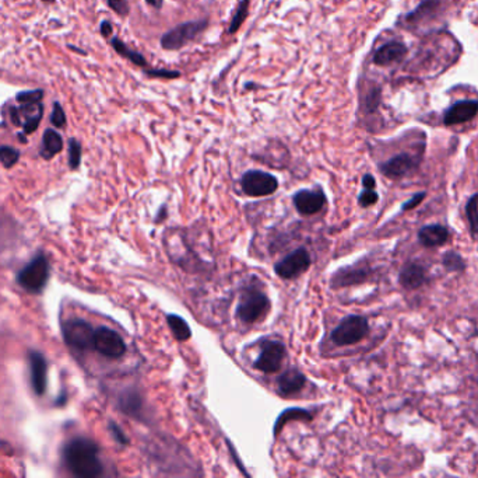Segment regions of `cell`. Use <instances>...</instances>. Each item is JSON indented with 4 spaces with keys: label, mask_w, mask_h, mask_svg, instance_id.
<instances>
[{
    "label": "cell",
    "mask_w": 478,
    "mask_h": 478,
    "mask_svg": "<svg viewBox=\"0 0 478 478\" xmlns=\"http://www.w3.org/2000/svg\"><path fill=\"white\" fill-rule=\"evenodd\" d=\"M442 264L443 266L450 271V272H460L464 269V261L460 257V254L455 253V251H449L447 254L443 256V260H442Z\"/></svg>",
    "instance_id": "28"
},
{
    "label": "cell",
    "mask_w": 478,
    "mask_h": 478,
    "mask_svg": "<svg viewBox=\"0 0 478 478\" xmlns=\"http://www.w3.org/2000/svg\"><path fill=\"white\" fill-rule=\"evenodd\" d=\"M42 115L43 105L41 101L34 104H21L20 107H10L9 110L10 123L16 127H23L24 133H33L38 130Z\"/></svg>",
    "instance_id": "7"
},
{
    "label": "cell",
    "mask_w": 478,
    "mask_h": 478,
    "mask_svg": "<svg viewBox=\"0 0 478 478\" xmlns=\"http://www.w3.org/2000/svg\"><path fill=\"white\" fill-rule=\"evenodd\" d=\"M418 157L410 153H400L381 166V172L389 178H401L418 167Z\"/></svg>",
    "instance_id": "12"
},
{
    "label": "cell",
    "mask_w": 478,
    "mask_h": 478,
    "mask_svg": "<svg viewBox=\"0 0 478 478\" xmlns=\"http://www.w3.org/2000/svg\"><path fill=\"white\" fill-rule=\"evenodd\" d=\"M242 189L249 197H267L277 191L279 181L273 174L250 170L242 177Z\"/></svg>",
    "instance_id": "6"
},
{
    "label": "cell",
    "mask_w": 478,
    "mask_h": 478,
    "mask_svg": "<svg viewBox=\"0 0 478 478\" xmlns=\"http://www.w3.org/2000/svg\"><path fill=\"white\" fill-rule=\"evenodd\" d=\"M407 53V48L403 43L392 41L381 46L373 55V63L379 66H389L401 61Z\"/></svg>",
    "instance_id": "15"
},
{
    "label": "cell",
    "mask_w": 478,
    "mask_h": 478,
    "mask_svg": "<svg viewBox=\"0 0 478 478\" xmlns=\"http://www.w3.org/2000/svg\"><path fill=\"white\" fill-rule=\"evenodd\" d=\"M63 459L69 472L80 478L100 477L104 472L98 446L87 437H75L66 446Z\"/></svg>",
    "instance_id": "1"
},
{
    "label": "cell",
    "mask_w": 478,
    "mask_h": 478,
    "mask_svg": "<svg viewBox=\"0 0 478 478\" xmlns=\"http://www.w3.org/2000/svg\"><path fill=\"white\" fill-rule=\"evenodd\" d=\"M49 278V264L45 256L28 262L18 274V284L30 293H40Z\"/></svg>",
    "instance_id": "5"
},
{
    "label": "cell",
    "mask_w": 478,
    "mask_h": 478,
    "mask_svg": "<svg viewBox=\"0 0 478 478\" xmlns=\"http://www.w3.org/2000/svg\"><path fill=\"white\" fill-rule=\"evenodd\" d=\"M379 103H381V90L379 88H372L368 93V95H366V98L363 101V108H365V111L372 113V111H375L378 108Z\"/></svg>",
    "instance_id": "34"
},
{
    "label": "cell",
    "mask_w": 478,
    "mask_h": 478,
    "mask_svg": "<svg viewBox=\"0 0 478 478\" xmlns=\"http://www.w3.org/2000/svg\"><path fill=\"white\" fill-rule=\"evenodd\" d=\"M108 6L115 10L120 16H126L129 13L127 0H108Z\"/></svg>",
    "instance_id": "37"
},
{
    "label": "cell",
    "mask_w": 478,
    "mask_h": 478,
    "mask_svg": "<svg viewBox=\"0 0 478 478\" xmlns=\"http://www.w3.org/2000/svg\"><path fill=\"white\" fill-rule=\"evenodd\" d=\"M81 162V145L78 139L69 140V166L70 169H79Z\"/></svg>",
    "instance_id": "30"
},
{
    "label": "cell",
    "mask_w": 478,
    "mask_h": 478,
    "mask_svg": "<svg viewBox=\"0 0 478 478\" xmlns=\"http://www.w3.org/2000/svg\"><path fill=\"white\" fill-rule=\"evenodd\" d=\"M112 46H114V49H115L120 55H122V56L126 58V59H129V61L133 62L134 65L142 66V68H146V66H147V62H146L144 56H143L142 53L136 52V51H132L126 43H122L120 38H114V40H112Z\"/></svg>",
    "instance_id": "23"
},
{
    "label": "cell",
    "mask_w": 478,
    "mask_h": 478,
    "mask_svg": "<svg viewBox=\"0 0 478 478\" xmlns=\"http://www.w3.org/2000/svg\"><path fill=\"white\" fill-rule=\"evenodd\" d=\"M30 370H31V385L36 394L42 395L46 390V360L40 352H31L30 355Z\"/></svg>",
    "instance_id": "17"
},
{
    "label": "cell",
    "mask_w": 478,
    "mask_h": 478,
    "mask_svg": "<svg viewBox=\"0 0 478 478\" xmlns=\"http://www.w3.org/2000/svg\"><path fill=\"white\" fill-rule=\"evenodd\" d=\"M94 348L97 352L111 359H118L126 352V345L122 337L108 327H100L95 330Z\"/></svg>",
    "instance_id": "8"
},
{
    "label": "cell",
    "mask_w": 478,
    "mask_h": 478,
    "mask_svg": "<svg viewBox=\"0 0 478 478\" xmlns=\"http://www.w3.org/2000/svg\"><path fill=\"white\" fill-rule=\"evenodd\" d=\"M398 281L405 289H418L427 282V269L417 262L407 264L400 271Z\"/></svg>",
    "instance_id": "16"
},
{
    "label": "cell",
    "mask_w": 478,
    "mask_h": 478,
    "mask_svg": "<svg viewBox=\"0 0 478 478\" xmlns=\"http://www.w3.org/2000/svg\"><path fill=\"white\" fill-rule=\"evenodd\" d=\"M166 320H168V326H169L172 334L175 336V338L178 341H188L192 337L191 327L188 326V323L182 317H179L176 314H168Z\"/></svg>",
    "instance_id": "21"
},
{
    "label": "cell",
    "mask_w": 478,
    "mask_h": 478,
    "mask_svg": "<svg viewBox=\"0 0 478 478\" xmlns=\"http://www.w3.org/2000/svg\"><path fill=\"white\" fill-rule=\"evenodd\" d=\"M42 1H46V3H53L55 0H42Z\"/></svg>",
    "instance_id": "43"
},
{
    "label": "cell",
    "mask_w": 478,
    "mask_h": 478,
    "mask_svg": "<svg viewBox=\"0 0 478 478\" xmlns=\"http://www.w3.org/2000/svg\"><path fill=\"white\" fill-rule=\"evenodd\" d=\"M248 10H249V0H240L239 1L238 9L231 20L228 33L230 34H235L239 30V27L242 26V23L245 21V19L248 17Z\"/></svg>",
    "instance_id": "27"
},
{
    "label": "cell",
    "mask_w": 478,
    "mask_h": 478,
    "mask_svg": "<svg viewBox=\"0 0 478 478\" xmlns=\"http://www.w3.org/2000/svg\"><path fill=\"white\" fill-rule=\"evenodd\" d=\"M378 199H379V195L373 189H365L359 195V205L363 207V208H368V207L375 205L378 202Z\"/></svg>",
    "instance_id": "35"
},
{
    "label": "cell",
    "mask_w": 478,
    "mask_h": 478,
    "mask_svg": "<svg viewBox=\"0 0 478 478\" xmlns=\"http://www.w3.org/2000/svg\"><path fill=\"white\" fill-rule=\"evenodd\" d=\"M478 114L477 100H462L455 103L443 115L445 125H459L472 121Z\"/></svg>",
    "instance_id": "13"
},
{
    "label": "cell",
    "mask_w": 478,
    "mask_h": 478,
    "mask_svg": "<svg viewBox=\"0 0 478 478\" xmlns=\"http://www.w3.org/2000/svg\"><path fill=\"white\" fill-rule=\"evenodd\" d=\"M150 6H153L154 9H161L162 7V0H146Z\"/></svg>",
    "instance_id": "42"
},
{
    "label": "cell",
    "mask_w": 478,
    "mask_h": 478,
    "mask_svg": "<svg viewBox=\"0 0 478 478\" xmlns=\"http://www.w3.org/2000/svg\"><path fill=\"white\" fill-rule=\"evenodd\" d=\"M466 214H467V219L470 223V230L473 237H478V194H474L467 205H466Z\"/></svg>",
    "instance_id": "26"
},
{
    "label": "cell",
    "mask_w": 478,
    "mask_h": 478,
    "mask_svg": "<svg viewBox=\"0 0 478 478\" xmlns=\"http://www.w3.org/2000/svg\"><path fill=\"white\" fill-rule=\"evenodd\" d=\"M43 98V90H27V91H20L16 95V101L20 104H34L40 103Z\"/></svg>",
    "instance_id": "31"
},
{
    "label": "cell",
    "mask_w": 478,
    "mask_h": 478,
    "mask_svg": "<svg viewBox=\"0 0 478 478\" xmlns=\"http://www.w3.org/2000/svg\"><path fill=\"white\" fill-rule=\"evenodd\" d=\"M146 73L152 78H165V79H174V78H179V72H174V71H165V69H150L146 71Z\"/></svg>",
    "instance_id": "36"
},
{
    "label": "cell",
    "mask_w": 478,
    "mask_h": 478,
    "mask_svg": "<svg viewBox=\"0 0 478 478\" xmlns=\"http://www.w3.org/2000/svg\"><path fill=\"white\" fill-rule=\"evenodd\" d=\"M425 198V192H418L417 195H414L410 201H407L404 205H403V209L404 211H410V209H414L417 208Z\"/></svg>",
    "instance_id": "38"
},
{
    "label": "cell",
    "mask_w": 478,
    "mask_h": 478,
    "mask_svg": "<svg viewBox=\"0 0 478 478\" xmlns=\"http://www.w3.org/2000/svg\"><path fill=\"white\" fill-rule=\"evenodd\" d=\"M285 358V347L281 343H266L259 358L255 362V368L265 373H275L281 368V363Z\"/></svg>",
    "instance_id": "11"
},
{
    "label": "cell",
    "mask_w": 478,
    "mask_h": 478,
    "mask_svg": "<svg viewBox=\"0 0 478 478\" xmlns=\"http://www.w3.org/2000/svg\"><path fill=\"white\" fill-rule=\"evenodd\" d=\"M337 285H350V284H357L365 279V272L363 271H349V274L340 272L337 276Z\"/></svg>",
    "instance_id": "32"
},
{
    "label": "cell",
    "mask_w": 478,
    "mask_h": 478,
    "mask_svg": "<svg viewBox=\"0 0 478 478\" xmlns=\"http://www.w3.org/2000/svg\"><path fill=\"white\" fill-rule=\"evenodd\" d=\"M20 159V152L10 146H0V162L6 169L13 167Z\"/></svg>",
    "instance_id": "29"
},
{
    "label": "cell",
    "mask_w": 478,
    "mask_h": 478,
    "mask_svg": "<svg viewBox=\"0 0 478 478\" xmlns=\"http://www.w3.org/2000/svg\"><path fill=\"white\" fill-rule=\"evenodd\" d=\"M449 237H450V232L443 224L424 226L418 232L420 243L425 247H440L449 240Z\"/></svg>",
    "instance_id": "18"
},
{
    "label": "cell",
    "mask_w": 478,
    "mask_h": 478,
    "mask_svg": "<svg viewBox=\"0 0 478 478\" xmlns=\"http://www.w3.org/2000/svg\"><path fill=\"white\" fill-rule=\"evenodd\" d=\"M101 34H102L104 37H110V36L112 34V26H111L110 21L104 20V21L101 23Z\"/></svg>",
    "instance_id": "41"
},
{
    "label": "cell",
    "mask_w": 478,
    "mask_h": 478,
    "mask_svg": "<svg viewBox=\"0 0 478 478\" xmlns=\"http://www.w3.org/2000/svg\"><path fill=\"white\" fill-rule=\"evenodd\" d=\"M311 256L305 249H298L276 265V274L282 279H292L304 274L311 265Z\"/></svg>",
    "instance_id": "10"
},
{
    "label": "cell",
    "mask_w": 478,
    "mask_h": 478,
    "mask_svg": "<svg viewBox=\"0 0 478 478\" xmlns=\"http://www.w3.org/2000/svg\"><path fill=\"white\" fill-rule=\"evenodd\" d=\"M369 331V324L362 316L346 317L333 331L331 340L340 347H347L359 343Z\"/></svg>",
    "instance_id": "4"
},
{
    "label": "cell",
    "mask_w": 478,
    "mask_h": 478,
    "mask_svg": "<svg viewBox=\"0 0 478 478\" xmlns=\"http://www.w3.org/2000/svg\"><path fill=\"white\" fill-rule=\"evenodd\" d=\"M290 420H304V421L307 420V421H309V420H312V417H311V414L307 412L305 410H299V408H295V410H287V411H284V412L280 415V418L277 420V424H276V428H275L276 435H279L281 427L285 425Z\"/></svg>",
    "instance_id": "25"
},
{
    "label": "cell",
    "mask_w": 478,
    "mask_h": 478,
    "mask_svg": "<svg viewBox=\"0 0 478 478\" xmlns=\"http://www.w3.org/2000/svg\"><path fill=\"white\" fill-rule=\"evenodd\" d=\"M206 28H207V20L182 23L162 36L161 46L166 51L181 49L186 43L193 41Z\"/></svg>",
    "instance_id": "3"
},
{
    "label": "cell",
    "mask_w": 478,
    "mask_h": 478,
    "mask_svg": "<svg viewBox=\"0 0 478 478\" xmlns=\"http://www.w3.org/2000/svg\"><path fill=\"white\" fill-rule=\"evenodd\" d=\"M140 405H142V400L137 393H126L120 398V408L123 410L124 414L137 415L140 412Z\"/></svg>",
    "instance_id": "24"
},
{
    "label": "cell",
    "mask_w": 478,
    "mask_h": 478,
    "mask_svg": "<svg viewBox=\"0 0 478 478\" xmlns=\"http://www.w3.org/2000/svg\"><path fill=\"white\" fill-rule=\"evenodd\" d=\"M438 6V0H425V1L421 3L413 13H410V14L405 17V20H407L410 24H411V23L417 24L418 21H423V20L431 17V16L437 11Z\"/></svg>",
    "instance_id": "22"
},
{
    "label": "cell",
    "mask_w": 478,
    "mask_h": 478,
    "mask_svg": "<svg viewBox=\"0 0 478 478\" xmlns=\"http://www.w3.org/2000/svg\"><path fill=\"white\" fill-rule=\"evenodd\" d=\"M51 124L56 128H63L66 125V114L59 103H53V110L51 115Z\"/></svg>",
    "instance_id": "33"
},
{
    "label": "cell",
    "mask_w": 478,
    "mask_h": 478,
    "mask_svg": "<svg viewBox=\"0 0 478 478\" xmlns=\"http://www.w3.org/2000/svg\"><path fill=\"white\" fill-rule=\"evenodd\" d=\"M270 308L269 298L259 289L243 291L238 303V317L243 323H255Z\"/></svg>",
    "instance_id": "2"
},
{
    "label": "cell",
    "mask_w": 478,
    "mask_h": 478,
    "mask_svg": "<svg viewBox=\"0 0 478 478\" xmlns=\"http://www.w3.org/2000/svg\"><path fill=\"white\" fill-rule=\"evenodd\" d=\"M305 376L298 369H290L284 372L279 379L280 393L282 395H294L295 393L302 390L305 386Z\"/></svg>",
    "instance_id": "19"
},
{
    "label": "cell",
    "mask_w": 478,
    "mask_h": 478,
    "mask_svg": "<svg viewBox=\"0 0 478 478\" xmlns=\"http://www.w3.org/2000/svg\"><path fill=\"white\" fill-rule=\"evenodd\" d=\"M362 185L365 187V189H373L375 185H376V181H375V178L371 174H366L362 178Z\"/></svg>",
    "instance_id": "39"
},
{
    "label": "cell",
    "mask_w": 478,
    "mask_h": 478,
    "mask_svg": "<svg viewBox=\"0 0 478 478\" xmlns=\"http://www.w3.org/2000/svg\"><path fill=\"white\" fill-rule=\"evenodd\" d=\"M94 330L84 320H69L63 326L65 341L80 350L94 347Z\"/></svg>",
    "instance_id": "9"
},
{
    "label": "cell",
    "mask_w": 478,
    "mask_h": 478,
    "mask_svg": "<svg viewBox=\"0 0 478 478\" xmlns=\"http://www.w3.org/2000/svg\"><path fill=\"white\" fill-rule=\"evenodd\" d=\"M326 197L320 189H301L294 195V205L302 215H314L324 207Z\"/></svg>",
    "instance_id": "14"
},
{
    "label": "cell",
    "mask_w": 478,
    "mask_h": 478,
    "mask_svg": "<svg viewBox=\"0 0 478 478\" xmlns=\"http://www.w3.org/2000/svg\"><path fill=\"white\" fill-rule=\"evenodd\" d=\"M111 431L114 432V436L117 437V440L120 442V443H123V445H126L127 443V439L123 436V434H122V431H120V428L117 427V425H114V424H111Z\"/></svg>",
    "instance_id": "40"
},
{
    "label": "cell",
    "mask_w": 478,
    "mask_h": 478,
    "mask_svg": "<svg viewBox=\"0 0 478 478\" xmlns=\"http://www.w3.org/2000/svg\"><path fill=\"white\" fill-rule=\"evenodd\" d=\"M63 149V139L62 136L53 130H46L42 137V149L41 156L46 160L52 159L55 155L60 153Z\"/></svg>",
    "instance_id": "20"
}]
</instances>
